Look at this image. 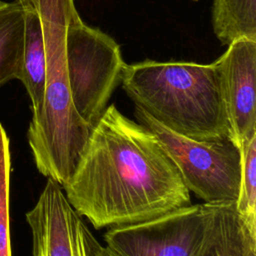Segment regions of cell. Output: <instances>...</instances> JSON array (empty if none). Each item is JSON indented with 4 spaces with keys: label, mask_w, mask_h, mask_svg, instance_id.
Returning <instances> with one entry per match:
<instances>
[{
    "label": "cell",
    "mask_w": 256,
    "mask_h": 256,
    "mask_svg": "<svg viewBox=\"0 0 256 256\" xmlns=\"http://www.w3.org/2000/svg\"><path fill=\"white\" fill-rule=\"evenodd\" d=\"M204 205L207 224L196 256H256V230L239 214L235 201Z\"/></svg>",
    "instance_id": "9c48e42d"
},
{
    "label": "cell",
    "mask_w": 256,
    "mask_h": 256,
    "mask_svg": "<svg viewBox=\"0 0 256 256\" xmlns=\"http://www.w3.org/2000/svg\"><path fill=\"white\" fill-rule=\"evenodd\" d=\"M135 116L158 137L189 191L205 203L236 201L241 152L229 136L195 140L170 131L138 106Z\"/></svg>",
    "instance_id": "277c9868"
},
{
    "label": "cell",
    "mask_w": 256,
    "mask_h": 256,
    "mask_svg": "<svg viewBox=\"0 0 256 256\" xmlns=\"http://www.w3.org/2000/svg\"><path fill=\"white\" fill-rule=\"evenodd\" d=\"M10 174L9 139L0 123V256H12L10 240Z\"/></svg>",
    "instance_id": "5bb4252c"
},
{
    "label": "cell",
    "mask_w": 256,
    "mask_h": 256,
    "mask_svg": "<svg viewBox=\"0 0 256 256\" xmlns=\"http://www.w3.org/2000/svg\"><path fill=\"white\" fill-rule=\"evenodd\" d=\"M241 173L236 209L249 226L256 230V134L240 146Z\"/></svg>",
    "instance_id": "4fadbf2b"
},
{
    "label": "cell",
    "mask_w": 256,
    "mask_h": 256,
    "mask_svg": "<svg viewBox=\"0 0 256 256\" xmlns=\"http://www.w3.org/2000/svg\"><path fill=\"white\" fill-rule=\"evenodd\" d=\"M215 63L229 124V137L240 148L256 134V41H233Z\"/></svg>",
    "instance_id": "ba28073f"
},
{
    "label": "cell",
    "mask_w": 256,
    "mask_h": 256,
    "mask_svg": "<svg viewBox=\"0 0 256 256\" xmlns=\"http://www.w3.org/2000/svg\"><path fill=\"white\" fill-rule=\"evenodd\" d=\"M66 65L74 107L93 127L121 82L125 63L120 46L106 33L86 25L75 10L66 30Z\"/></svg>",
    "instance_id": "5b68a950"
},
{
    "label": "cell",
    "mask_w": 256,
    "mask_h": 256,
    "mask_svg": "<svg viewBox=\"0 0 256 256\" xmlns=\"http://www.w3.org/2000/svg\"><path fill=\"white\" fill-rule=\"evenodd\" d=\"M65 196L96 229L134 224L191 204L158 137L114 104L93 126Z\"/></svg>",
    "instance_id": "6da1fadb"
},
{
    "label": "cell",
    "mask_w": 256,
    "mask_h": 256,
    "mask_svg": "<svg viewBox=\"0 0 256 256\" xmlns=\"http://www.w3.org/2000/svg\"><path fill=\"white\" fill-rule=\"evenodd\" d=\"M93 256H117V255L113 253L110 249H108L106 246L104 247L99 242H97L94 247Z\"/></svg>",
    "instance_id": "9a60e30c"
},
{
    "label": "cell",
    "mask_w": 256,
    "mask_h": 256,
    "mask_svg": "<svg viewBox=\"0 0 256 256\" xmlns=\"http://www.w3.org/2000/svg\"><path fill=\"white\" fill-rule=\"evenodd\" d=\"M25 8L24 45L19 79L31 100L32 116L40 112L46 83V55L39 13L30 0H21Z\"/></svg>",
    "instance_id": "30bf717a"
},
{
    "label": "cell",
    "mask_w": 256,
    "mask_h": 256,
    "mask_svg": "<svg viewBox=\"0 0 256 256\" xmlns=\"http://www.w3.org/2000/svg\"><path fill=\"white\" fill-rule=\"evenodd\" d=\"M121 83L135 106L172 132L195 140L229 136L215 61L125 64Z\"/></svg>",
    "instance_id": "7a4b0ae2"
},
{
    "label": "cell",
    "mask_w": 256,
    "mask_h": 256,
    "mask_svg": "<svg viewBox=\"0 0 256 256\" xmlns=\"http://www.w3.org/2000/svg\"><path fill=\"white\" fill-rule=\"evenodd\" d=\"M24 28L25 8L22 1H0V87L19 79Z\"/></svg>",
    "instance_id": "8fae6325"
},
{
    "label": "cell",
    "mask_w": 256,
    "mask_h": 256,
    "mask_svg": "<svg viewBox=\"0 0 256 256\" xmlns=\"http://www.w3.org/2000/svg\"><path fill=\"white\" fill-rule=\"evenodd\" d=\"M207 224L204 204H189L156 218L110 227L106 247L117 256H196Z\"/></svg>",
    "instance_id": "8992f818"
},
{
    "label": "cell",
    "mask_w": 256,
    "mask_h": 256,
    "mask_svg": "<svg viewBox=\"0 0 256 256\" xmlns=\"http://www.w3.org/2000/svg\"><path fill=\"white\" fill-rule=\"evenodd\" d=\"M43 28L46 83L41 110L27 131L34 162L47 168L73 166L90 136L92 126L74 107L66 65V30L74 0H30Z\"/></svg>",
    "instance_id": "3957f363"
},
{
    "label": "cell",
    "mask_w": 256,
    "mask_h": 256,
    "mask_svg": "<svg viewBox=\"0 0 256 256\" xmlns=\"http://www.w3.org/2000/svg\"><path fill=\"white\" fill-rule=\"evenodd\" d=\"M26 220L32 233L33 256H93L98 241L56 181L48 178Z\"/></svg>",
    "instance_id": "52a82bcc"
},
{
    "label": "cell",
    "mask_w": 256,
    "mask_h": 256,
    "mask_svg": "<svg viewBox=\"0 0 256 256\" xmlns=\"http://www.w3.org/2000/svg\"><path fill=\"white\" fill-rule=\"evenodd\" d=\"M212 24L223 45L238 39L256 41V0H214Z\"/></svg>",
    "instance_id": "7c38bea8"
}]
</instances>
